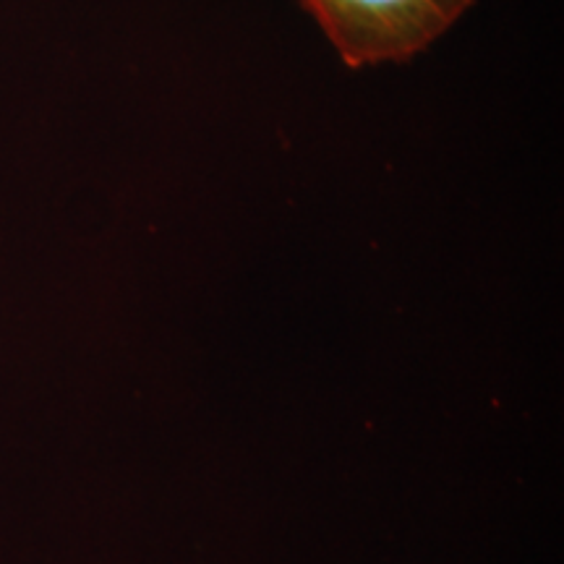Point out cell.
Segmentation results:
<instances>
[{"instance_id": "cell-1", "label": "cell", "mask_w": 564, "mask_h": 564, "mask_svg": "<svg viewBox=\"0 0 564 564\" xmlns=\"http://www.w3.org/2000/svg\"><path fill=\"white\" fill-rule=\"evenodd\" d=\"M476 0H301L350 68L408 63L442 40Z\"/></svg>"}]
</instances>
